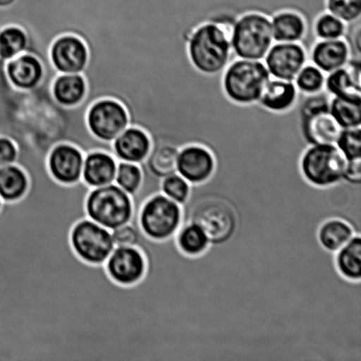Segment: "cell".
Masks as SVG:
<instances>
[{"label":"cell","mask_w":361,"mask_h":361,"mask_svg":"<svg viewBox=\"0 0 361 361\" xmlns=\"http://www.w3.org/2000/svg\"><path fill=\"white\" fill-rule=\"evenodd\" d=\"M188 54L198 72L215 76L224 73L235 59L231 32L221 25L204 23L195 28L188 42Z\"/></svg>","instance_id":"cell-1"},{"label":"cell","mask_w":361,"mask_h":361,"mask_svg":"<svg viewBox=\"0 0 361 361\" xmlns=\"http://www.w3.org/2000/svg\"><path fill=\"white\" fill-rule=\"evenodd\" d=\"M271 79L262 60L235 59L223 73V90L236 104H257Z\"/></svg>","instance_id":"cell-2"},{"label":"cell","mask_w":361,"mask_h":361,"mask_svg":"<svg viewBox=\"0 0 361 361\" xmlns=\"http://www.w3.org/2000/svg\"><path fill=\"white\" fill-rule=\"evenodd\" d=\"M330 99L331 95L325 90L310 95L300 94V130L309 146L336 145L341 135L343 128L330 111Z\"/></svg>","instance_id":"cell-3"},{"label":"cell","mask_w":361,"mask_h":361,"mask_svg":"<svg viewBox=\"0 0 361 361\" xmlns=\"http://www.w3.org/2000/svg\"><path fill=\"white\" fill-rule=\"evenodd\" d=\"M274 42L271 17L264 13H244L233 24L231 45L235 59L264 60Z\"/></svg>","instance_id":"cell-4"},{"label":"cell","mask_w":361,"mask_h":361,"mask_svg":"<svg viewBox=\"0 0 361 361\" xmlns=\"http://www.w3.org/2000/svg\"><path fill=\"white\" fill-rule=\"evenodd\" d=\"M86 210L88 219L112 231L132 221L133 198L116 183L92 188Z\"/></svg>","instance_id":"cell-5"},{"label":"cell","mask_w":361,"mask_h":361,"mask_svg":"<svg viewBox=\"0 0 361 361\" xmlns=\"http://www.w3.org/2000/svg\"><path fill=\"white\" fill-rule=\"evenodd\" d=\"M133 217L147 237L167 240L175 236L182 226V205L159 193L148 198L141 207L133 205Z\"/></svg>","instance_id":"cell-6"},{"label":"cell","mask_w":361,"mask_h":361,"mask_svg":"<svg viewBox=\"0 0 361 361\" xmlns=\"http://www.w3.org/2000/svg\"><path fill=\"white\" fill-rule=\"evenodd\" d=\"M346 161L335 144L313 145L302 154L300 171L312 185L331 187L342 182Z\"/></svg>","instance_id":"cell-7"},{"label":"cell","mask_w":361,"mask_h":361,"mask_svg":"<svg viewBox=\"0 0 361 361\" xmlns=\"http://www.w3.org/2000/svg\"><path fill=\"white\" fill-rule=\"evenodd\" d=\"M71 243L77 256L92 264H104L116 247L111 230L88 218L74 226Z\"/></svg>","instance_id":"cell-8"},{"label":"cell","mask_w":361,"mask_h":361,"mask_svg":"<svg viewBox=\"0 0 361 361\" xmlns=\"http://www.w3.org/2000/svg\"><path fill=\"white\" fill-rule=\"evenodd\" d=\"M88 128L99 140L113 142L128 128L126 109L112 99H102L91 106L87 115Z\"/></svg>","instance_id":"cell-9"},{"label":"cell","mask_w":361,"mask_h":361,"mask_svg":"<svg viewBox=\"0 0 361 361\" xmlns=\"http://www.w3.org/2000/svg\"><path fill=\"white\" fill-rule=\"evenodd\" d=\"M264 60L271 78L292 81L309 62L306 49L300 42H276Z\"/></svg>","instance_id":"cell-10"},{"label":"cell","mask_w":361,"mask_h":361,"mask_svg":"<svg viewBox=\"0 0 361 361\" xmlns=\"http://www.w3.org/2000/svg\"><path fill=\"white\" fill-rule=\"evenodd\" d=\"M104 264L109 277L123 286L140 281L147 267L142 252L133 246L115 247Z\"/></svg>","instance_id":"cell-11"},{"label":"cell","mask_w":361,"mask_h":361,"mask_svg":"<svg viewBox=\"0 0 361 361\" xmlns=\"http://www.w3.org/2000/svg\"><path fill=\"white\" fill-rule=\"evenodd\" d=\"M215 158L208 148L197 144L180 148L178 173L191 185L201 184L211 178L215 171Z\"/></svg>","instance_id":"cell-12"},{"label":"cell","mask_w":361,"mask_h":361,"mask_svg":"<svg viewBox=\"0 0 361 361\" xmlns=\"http://www.w3.org/2000/svg\"><path fill=\"white\" fill-rule=\"evenodd\" d=\"M84 157L81 151L72 145L59 144L49 154V171L60 183H75L82 178Z\"/></svg>","instance_id":"cell-13"},{"label":"cell","mask_w":361,"mask_h":361,"mask_svg":"<svg viewBox=\"0 0 361 361\" xmlns=\"http://www.w3.org/2000/svg\"><path fill=\"white\" fill-rule=\"evenodd\" d=\"M87 58L86 45L75 35H62L51 45V61L60 73H80L87 65Z\"/></svg>","instance_id":"cell-14"},{"label":"cell","mask_w":361,"mask_h":361,"mask_svg":"<svg viewBox=\"0 0 361 361\" xmlns=\"http://www.w3.org/2000/svg\"><path fill=\"white\" fill-rule=\"evenodd\" d=\"M360 58H353L342 68L327 74L324 90L332 97L361 102Z\"/></svg>","instance_id":"cell-15"},{"label":"cell","mask_w":361,"mask_h":361,"mask_svg":"<svg viewBox=\"0 0 361 361\" xmlns=\"http://www.w3.org/2000/svg\"><path fill=\"white\" fill-rule=\"evenodd\" d=\"M351 56V49L345 38L317 40L311 48L309 62L317 66L327 75L344 67Z\"/></svg>","instance_id":"cell-16"},{"label":"cell","mask_w":361,"mask_h":361,"mask_svg":"<svg viewBox=\"0 0 361 361\" xmlns=\"http://www.w3.org/2000/svg\"><path fill=\"white\" fill-rule=\"evenodd\" d=\"M113 150L118 161L140 164L151 150V140L144 130L128 127L113 141Z\"/></svg>","instance_id":"cell-17"},{"label":"cell","mask_w":361,"mask_h":361,"mask_svg":"<svg viewBox=\"0 0 361 361\" xmlns=\"http://www.w3.org/2000/svg\"><path fill=\"white\" fill-rule=\"evenodd\" d=\"M6 72L10 82L23 90L37 87L44 75L40 60L25 52L6 62Z\"/></svg>","instance_id":"cell-18"},{"label":"cell","mask_w":361,"mask_h":361,"mask_svg":"<svg viewBox=\"0 0 361 361\" xmlns=\"http://www.w3.org/2000/svg\"><path fill=\"white\" fill-rule=\"evenodd\" d=\"M299 98L300 93L293 81L271 78L258 104L271 112L285 113L295 107Z\"/></svg>","instance_id":"cell-19"},{"label":"cell","mask_w":361,"mask_h":361,"mask_svg":"<svg viewBox=\"0 0 361 361\" xmlns=\"http://www.w3.org/2000/svg\"><path fill=\"white\" fill-rule=\"evenodd\" d=\"M118 161L105 152H93L84 157L82 179L91 188L114 183Z\"/></svg>","instance_id":"cell-20"},{"label":"cell","mask_w":361,"mask_h":361,"mask_svg":"<svg viewBox=\"0 0 361 361\" xmlns=\"http://www.w3.org/2000/svg\"><path fill=\"white\" fill-rule=\"evenodd\" d=\"M276 42H302L306 37L307 23L302 14L292 10L281 11L271 17Z\"/></svg>","instance_id":"cell-21"},{"label":"cell","mask_w":361,"mask_h":361,"mask_svg":"<svg viewBox=\"0 0 361 361\" xmlns=\"http://www.w3.org/2000/svg\"><path fill=\"white\" fill-rule=\"evenodd\" d=\"M86 81L80 73H61L53 84L52 93L59 104L71 107L80 104L86 94Z\"/></svg>","instance_id":"cell-22"},{"label":"cell","mask_w":361,"mask_h":361,"mask_svg":"<svg viewBox=\"0 0 361 361\" xmlns=\"http://www.w3.org/2000/svg\"><path fill=\"white\" fill-rule=\"evenodd\" d=\"M336 267L342 277L361 281V235H355L335 254Z\"/></svg>","instance_id":"cell-23"},{"label":"cell","mask_w":361,"mask_h":361,"mask_svg":"<svg viewBox=\"0 0 361 361\" xmlns=\"http://www.w3.org/2000/svg\"><path fill=\"white\" fill-rule=\"evenodd\" d=\"M355 235V230L348 222L331 219L320 226L318 240L324 250L336 254Z\"/></svg>","instance_id":"cell-24"},{"label":"cell","mask_w":361,"mask_h":361,"mask_svg":"<svg viewBox=\"0 0 361 361\" xmlns=\"http://www.w3.org/2000/svg\"><path fill=\"white\" fill-rule=\"evenodd\" d=\"M179 148L171 145H161L151 147L146 160L144 161L152 174L164 179L178 173Z\"/></svg>","instance_id":"cell-25"},{"label":"cell","mask_w":361,"mask_h":361,"mask_svg":"<svg viewBox=\"0 0 361 361\" xmlns=\"http://www.w3.org/2000/svg\"><path fill=\"white\" fill-rule=\"evenodd\" d=\"M27 189V176L19 166L13 164L0 167V197L3 201L19 200Z\"/></svg>","instance_id":"cell-26"},{"label":"cell","mask_w":361,"mask_h":361,"mask_svg":"<svg viewBox=\"0 0 361 361\" xmlns=\"http://www.w3.org/2000/svg\"><path fill=\"white\" fill-rule=\"evenodd\" d=\"M176 240L180 250L190 257L200 256L210 245L207 233L194 222L180 226Z\"/></svg>","instance_id":"cell-27"},{"label":"cell","mask_w":361,"mask_h":361,"mask_svg":"<svg viewBox=\"0 0 361 361\" xmlns=\"http://www.w3.org/2000/svg\"><path fill=\"white\" fill-rule=\"evenodd\" d=\"M330 111L343 129L360 127L361 102L331 97Z\"/></svg>","instance_id":"cell-28"},{"label":"cell","mask_w":361,"mask_h":361,"mask_svg":"<svg viewBox=\"0 0 361 361\" xmlns=\"http://www.w3.org/2000/svg\"><path fill=\"white\" fill-rule=\"evenodd\" d=\"M27 44V35L20 27L10 26L0 30V59L5 61L23 54Z\"/></svg>","instance_id":"cell-29"},{"label":"cell","mask_w":361,"mask_h":361,"mask_svg":"<svg viewBox=\"0 0 361 361\" xmlns=\"http://www.w3.org/2000/svg\"><path fill=\"white\" fill-rule=\"evenodd\" d=\"M313 32L317 41L345 38L348 24L326 11L317 18Z\"/></svg>","instance_id":"cell-30"},{"label":"cell","mask_w":361,"mask_h":361,"mask_svg":"<svg viewBox=\"0 0 361 361\" xmlns=\"http://www.w3.org/2000/svg\"><path fill=\"white\" fill-rule=\"evenodd\" d=\"M325 79H326V74L312 63L309 62L297 74L293 82L299 93L310 95L324 90Z\"/></svg>","instance_id":"cell-31"},{"label":"cell","mask_w":361,"mask_h":361,"mask_svg":"<svg viewBox=\"0 0 361 361\" xmlns=\"http://www.w3.org/2000/svg\"><path fill=\"white\" fill-rule=\"evenodd\" d=\"M142 178V171L139 164L127 161L118 162L114 183L130 196L140 189Z\"/></svg>","instance_id":"cell-32"},{"label":"cell","mask_w":361,"mask_h":361,"mask_svg":"<svg viewBox=\"0 0 361 361\" xmlns=\"http://www.w3.org/2000/svg\"><path fill=\"white\" fill-rule=\"evenodd\" d=\"M325 7L348 25L360 20L361 0H325Z\"/></svg>","instance_id":"cell-33"},{"label":"cell","mask_w":361,"mask_h":361,"mask_svg":"<svg viewBox=\"0 0 361 361\" xmlns=\"http://www.w3.org/2000/svg\"><path fill=\"white\" fill-rule=\"evenodd\" d=\"M191 184L178 173L161 179V193L183 205L189 198Z\"/></svg>","instance_id":"cell-34"},{"label":"cell","mask_w":361,"mask_h":361,"mask_svg":"<svg viewBox=\"0 0 361 361\" xmlns=\"http://www.w3.org/2000/svg\"><path fill=\"white\" fill-rule=\"evenodd\" d=\"M336 146L348 161L361 158L360 127L343 129L336 142Z\"/></svg>","instance_id":"cell-35"},{"label":"cell","mask_w":361,"mask_h":361,"mask_svg":"<svg viewBox=\"0 0 361 361\" xmlns=\"http://www.w3.org/2000/svg\"><path fill=\"white\" fill-rule=\"evenodd\" d=\"M113 240L115 246L135 247L137 240V230L133 222L112 230Z\"/></svg>","instance_id":"cell-36"},{"label":"cell","mask_w":361,"mask_h":361,"mask_svg":"<svg viewBox=\"0 0 361 361\" xmlns=\"http://www.w3.org/2000/svg\"><path fill=\"white\" fill-rule=\"evenodd\" d=\"M17 154L16 144L6 137H0V167L16 164Z\"/></svg>","instance_id":"cell-37"},{"label":"cell","mask_w":361,"mask_h":361,"mask_svg":"<svg viewBox=\"0 0 361 361\" xmlns=\"http://www.w3.org/2000/svg\"><path fill=\"white\" fill-rule=\"evenodd\" d=\"M343 180L355 185L361 184V158L346 161Z\"/></svg>","instance_id":"cell-38"},{"label":"cell","mask_w":361,"mask_h":361,"mask_svg":"<svg viewBox=\"0 0 361 361\" xmlns=\"http://www.w3.org/2000/svg\"><path fill=\"white\" fill-rule=\"evenodd\" d=\"M16 1V0H0V7H8Z\"/></svg>","instance_id":"cell-39"},{"label":"cell","mask_w":361,"mask_h":361,"mask_svg":"<svg viewBox=\"0 0 361 361\" xmlns=\"http://www.w3.org/2000/svg\"><path fill=\"white\" fill-rule=\"evenodd\" d=\"M3 203V200H1V197H0V207H1Z\"/></svg>","instance_id":"cell-40"}]
</instances>
